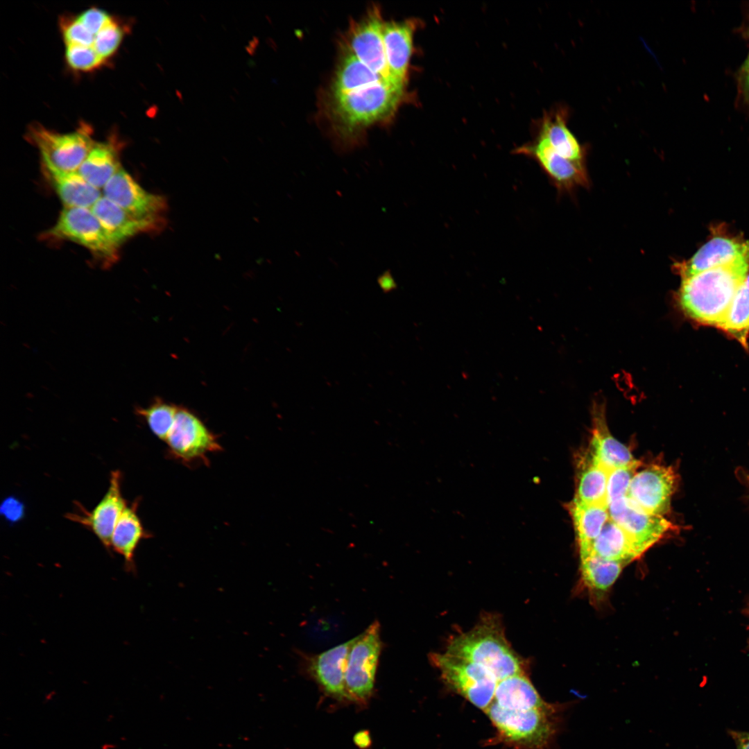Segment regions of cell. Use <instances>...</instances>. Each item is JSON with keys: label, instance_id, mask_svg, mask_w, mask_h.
<instances>
[{"label": "cell", "instance_id": "cell-18", "mask_svg": "<svg viewBox=\"0 0 749 749\" xmlns=\"http://www.w3.org/2000/svg\"><path fill=\"white\" fill-rule=\"evenodd\" d=\"M417 27L416 19L384 21L382 36L386 57L392 76L406 85L413 52V35Z\"/></svg>", "mask_w": 749, "mask_h": 749}, {"label": "cell", "instance_id": "cell-40", "mask_svg": "<svg viewBox=\"0 0 749 749\" xmlns=\"http://www.w3.org/2000/svg\"><path fill=\"white\" fill-rule=\"evenodd\" d=\"M728 732L734 741L736 749H749V732L728 730Z\"/></svg>", "mask_w": 749, "mask_h": 749}, {"label": "cell", "instance_id": "cell-11", "mask_svg": "<svg viewBox=\"0 0 749 749\" xmlns=\"http://www.w3.org/2000/svg\"><path fill=\"white\" fill-rule=\"evenodd\" d=\"M103 194L123 209L162 230L166 224V198L146 191L123 168L105 185Z\"/></svg>", "mask_w": 749, "mask_h": 749}, {"label": "cell", "instance_id": "cell-31", "mask_svg": "<svg viewBox=\"0 0 749 749\" xmlns=\"http://www.w3.org/2000/svg\"><path fill=\"white\" fill-rule=\"evenodd\" d=\"M721 329L748 347L749 334V286L746 281L741 286L727 313Z\"/></svg>", "mask_w": 749, "mask_h": 749}, {"label": "cell", "instance_id": "cell-8", "mask_svg": "<svg viewBox=\"0 0 749 749\" xmlns=\"http://www.w3.org/2000/svg\"><path fill=\"white\" fill-rule=\"evenodd\" d=\"M384 21L378 6H372L359 20L350 24L341 42L343 49L389 83L406 87L391 75L387 64L382 29Z\"/></svg>", "mask_w": 749, "mask_h": 749}, {"label": "cell", "instance_id": "cell-34", "mask_svg": "<svg viewBox=\"0 0 749 749\" xmlns=\"http://www.w3.org/2000/svg\"><path fill=\"white\" fill-rule=\"evenodd\" d=\"M638 466L639 463L609 472L607 485L608 506L610 503L627 497L630 482Z\"/></svg>", "mask_w": 749, "mask_h": 749}, {"label": "cell", "instance_id": "cell-32", "mask_svg": "<svg viewBox=\"0 0 749 749\" xmlns=\"http://www.w3.org/2000/svg\"><path fill=\"white\" fill-rule=\"evenodd\" d=\"M178 407L156 399L146 408H138L137 412L144 417L151 432L165 440L174 422Z\"/></svg>", "mask_w": 749, "mask_h": 749}, {"label": "cell", "instance_id": "cell-7", "mask_svg": "<svg viewBox=\"0 0 749 749\" xmlns=\"http://www.w3.org/2000/svg\"><path fill=\"white\" fill-rule=\"evenodd\" d=\"M29 135L40 151L44 171L49 173L78 171L96 143L85 125L66 134L37 126L31 128Z\"/></svg>", "mask_w": 749, "mask_h": 749}, {"label": "cell", "instance_id": "cell-22", "mask_svg": "<svg viewBox=\"0 0 749 749\" xmlns=\"http://www.w3.org/2000/svg\"><path fill=\"white\" fill-rule=\"evenodd\" d=\"M580 557L590 553L595 539L610 519L608 508L583 503L576 498L569 504Z\"/></svg>", "mask_w": 749, "mask_h": 749}, {"label": "cell", "instance_id": "cell-10", "mask_svg": "<svg viewBox=\"0 0 749 749\" xmlns=\"http://www.w3.org/2000/svg\"><path fill=\"white\" fill-rule=\"evenodd\" d=\"M164 442L173 457L187 463L207 462V455L222 449L216 436L192 412L181 407Z\"/></svg>", "mask_w": 749, "mask_h": 749}, {"label": "cell", "instance_id": "cell-9", "mask_svg": "<svg viewBox=\"0 0 749 749\" xmlns=\"http://www.w3.org/2000/svg\"><path fill=\"white\" fill-rule=\"evenodd\" d=\"M381 646L380 625L377 621L355 637L345 676L349 699L365 700L370 696Z\"/></svg>", "mask_w": 749, "mask_h": 749}, {"label": "cell", "instance_id": "cell-2", "mask_svg": "<svg viewBox=\"0 0 749 749\" xmlns=\"http://www.w3.org/2000/svg\"><path fill=\"white\" fill-rule=\"evenodd\" d=\"M749 254L728 264L682 279L676 300L694 321L721 327L734 296L746 281Z\"/></svg>", "mask_w": 749, "mask_h": 749}, {"label": "cell", "instance_id": "cell-33", "mask_svg": "<svg viewBox=\"0 0 749 749\" xmlns=\"http://www.w3.org/2000/svg\"><path fill=\"white\" fill-rule=\"evenodd\" d=\"M123 36L121 26L112 18L95 35L92 45L104 60L112 55L119 46Z\"/></svg>", "mask_w": 749, "mask_h": 749}, {"label": "cell", "instance_id": "cell-29", "mask_svg": "<svg viewBox=\"0 0 749 749\" xmlns=\"http://www.w3.org/2000/svg\"><path fill=\"white\" fill-rule=\"evenodd\" d=\"M584 584L595 593L608 591L619 576L625 564L601 558L594 554L580 557Z\"/></svg>", "mask_w": 749, "mask_h": 749}, {"label": "cell", "instance_id": "cell-37", "mask_svg": "<svg viewBox=\"0 0 749 749\" xmlns=\"http://www.w3.org/2000/svg\"><path fill=\"white\" fill-rule=\"evenodd\" d=\"M77 18L92 34L96 35L112 17L103 10L91 8L83 12Z\"/></svg>", "mask_w": 749, "mask_h": 749}, {"label": "cell", "instance_id": "cell-16", "mask_svg": "<svg viewBox=\"0 0 749 749\" xmlns=\"http://www.w3.org/2000/svg\"><path fill=\"white\" fill-rule=\"evenodd\" d=\"M532 155L549 178L560 191H571L577 187L589 186V178L583 161L570 160L556 153L542 138L533 145L520 149Z\"/></svg>", "mask_w": 749, "mask_h": 749}, {"label": "cell", "instance_id": "cell-25", "mask_svg": "<svg viewBox=\"0 0 749 749\" xmlns=\"http://www.w3.org/2000/svg\"><path fill=\"white\" fill-rule=\"evenodd\" d=\"M492 703L507 709L532 708L546 703L526 673L515 675L498 681Z\"/></svg>", "mask_w": 749, "mask_h": 749}, {"label": "cell", "instance_id": "cell-35", "mask_svg": "<svg viewBox=\"0 0 749 749\" xmlns=\"http://www.w3.org/2000/svg\"><path fill=\"white\" fill-rule=\"evenodd\" d=\"M66 60L68 64L78 71H91L104 62L92 46L67 44Z\"/></svg>", "mask_w": 749, "mask_h": 749}, {"label": "cell", "instance_id": "cell-6", "mask_svg": "<svg viewBox=\"0 0 749 749\" xmlns=\"http://www.w3.org/2000/svg\"><path fill=\"white\" fill-rule=\"evenodd\" d=\"M429 657L449 689L479 709L484 712L488 709L498 682L491 672L479 664L445 652L433 653Z\"/></svg>", "mask_w": 749, "mask_h": 749}, {"label": "cell", "instance_id": "cell-21", "mask_svg": "<svg viewBox=\"0 0 749 749\" xmlns=\"http://www.w3.org/2000/svg\"><path fill=\"white\" fill-rule=\"evenodd\" d=\"M121 168L118 144L110 139L94 144L78 172L89 184L101 189Z\"/></svg>", "mask_w": 749, "mask_h": 749}, {"label": "cell", "instance_id": "cell-19", "mask_svg": "<svg viewBox=\"0 0 749 749\" xmlns=\"http://www.w3.org/2000/svg\"><path fill=\"white\" fill-rule=\"evenodd\" d=\"M90 209L119 246L137 234L162 230L155 224L126 212L103 196Z\"/></svg>", "mask_w": 749, "mask_h": 749}, {"label": "cell", "instance_id": "cell-1", "mask_svg": "<svg viewBox=\"0 0 749 749\" xmlns=\"http://www.w3.org/2000/svg\"><path fill=\"white\" fill-rule=\"evenodd\" d=\"M405 89L379 82L347 92L328 90L324 110L338 150L347 152L361 146L368 128L393 118L405 100Z\"/></svg>", "mask_w": 749, "mask_h": 749}, {"label": "cell", "instance_id": "cell-39", "mask_svg": "<svg viewBox=\"0 0 749 749\" xmlns=\"http://www.w3.org/2000/svg\"><path fill=\"white\" fill-rule=\"evenodd\" d=\"M377 283L385 293H390L397 287V283L389 270L384 271L378 277Z\"/></svg>", "mask_w": 749, "mask_h": 749}, {"label": "cell", "instance_id": "cell-13", "mask_svg": "<svg viewBox=\"0 0 749 749\" xmlns=\"http://www.w3.org/2000/svg\"><path fill=\"white\" fill-rule=\"evenodd\" d=\"M675 483L671 467L652 465L635 473L627 497L646 513L663 516L669 510Z\"/></svg>", "mask_w": 749, "mask_h": 749}, {"label": "cell", "instance_id": "cell-28", "mask_svg": "<svg viewBox=\"0 0 749 749\" xmlns=\"http://www.w3.org/2000/svg\"><path fill=\"white\" fill-rule=\"evenodd\" d=\"M589 554L625 565L639 556L628 535L610 518L594 541Z\"/></svg>", "mask_w": 749, "mask_h": 749}, {"label": "cell", "instance_id": "cell-17", "mask_svg": "<svg viewBox=\"0 0 749 749\" xmlns=\"http://www.w3.org/2000/svg\"><path fill=\"white\" fill-rule=\"evenodd\" d=\"M354 641L355 637L308 660L311 675L322 690L333 697L349 699L345 676L349 653Z\"/></svg>", "mask_w": 749, "mask_h": 749}, {"label": "cell", "instance_id": "cell-5", "mask_svg": "<svg viewBox=\"0 0 749 749\" xmlns=\"http://www.w3.org/2000/svg\"><path fill=\"white\" fill-rule=\"evenodd\" d=\"M46 238L69 240L87 248L108 266L115 262L119 248L91 209L64 207Z\"/></svg>", "mask_w": 749, "mask_h": 749}, {"label": "cell", "instance_id": "cell-38", "mask_svg": "<svg viewBox=\"0 0 749 749\" xmlns=\"http://www.w3.org/2000/svg\"><path fill=\"white\" fill-rule=\"evenodd\" d=\"M737 101L749 110V53L737 74Z\"/></svg>", "mask_w": 749, "mask_h": 749}, {"label": "cell", "instance_id": "cell-23", "mask_svg": "<svg viewBox=\"0 0 749 749\" xmlns=\"http://www.w3.org/2000/svg\"><path fill=\"white\" fill-rule=\"evenodd\" d=\"M136 505L124 508L113 531L111 549L123 556L128 571H135V553L141 540L148 534L137 513Z\"/></svg>", "mask_w": 749, "mask_h": 749}, {"label": "cell", "instance_id": "cell-26", "mask_svg": "<svg viewBox=\"0 0 749 749\" xmlns=\"http://www.w3.org/2000/svg\"><path fill=\"white\" fill-rule=\"evenodd\" d=\"M567 117L565 110H559L546 117L542 122L540 137L563 157L574 161H583L585 150L567 128Z\"/></svg>", "mask_w": 749, "mask_h": 749}, {"label": "cell", "instance_id": "cell-43", "mask_svg": "<svg viewBox=\"0 0 749 749\" xmlns=\"http://www.w3.org/2000/svg\"><path fill=\"white\" fill-rule=\"evenodd\" d=\"M747 283H748V286H749V276H748V277H747Z\"/></svg>", "mask_w": 749, "mask_h": 749}, {"label": "cell", "instance_id": "cell-3", "mask_svg": "<svg viewBox=\"0 0 749 749\" xmlns=\"http://www.w3.org/2000/svg\"><path fill=\"white\" fill-rule=\"evenodd\" d=\"M445 653L486 668L497 681L526 673L524 660L507 640L499 615H483L470 630L449 638Z\"/></svg>", "mask_w": 749, "mask_h": 749}, {"label": "cell", "instance_id": "cell-14", "mask_svg": "<svg viewBox=\"0 0 749 749\" xmlns=\"http://www.w3.org/2000/svg\"><path fill=\"white\" fill-rule=\"evenodd\" d=\"M121 473L112 472L108 489L91 512L70 514L68 517L87 527L107 549H111V539L115 525L126 503L121 490Z\"/></svg>", "mask_w": 749, "mask_h": 749}, {"label": "cell", "instance_id": "cell-27", "mask_svg": "<svg viewBox=\"0 0 749 749\" xmlns=\"http://www.w3.org/2000/svg\"><path fill=\"white\" fill-rule=\"evenodd\" d=\"M341 50V56L329 90L347 92L379 82L390 83L352 54L343 49Z\"/></svg>", "mask_w": 749, "mask_h": 749}, {"label": "cell", "instance_id": "cell-30", "mask_svg": "<svg viewBox=\"0 0 749 749\" xmlns=\"http://www.w3.org/2000/svg\"><path fill=\"white\" fill-rule=\"evenodd\" d=\"M609 470L592 460L581 473L575 498L583 503L608 506L607 485Z\"/></svg>", "mask_w": 749, "mask_h": 749}, {"label": "cell", "instance_id": "cell-12", "mask_svg": "<svg viewBox=\"0 0 749 749\" xmlns=\"http://www.w3.org/2000/svg\"><path fill=\"white\" fill-rule=\"evenodd\" d=\"M608 512L610 518L630 537L639 556L673 528L663 516L646 513L628 497L610 503Z\"/></svg>", "mask_w": 749, "mask_h": 749}, {"label": "cell", "instance_id": "cell-15", "mask_svg": "<svg viewBox=\"0 0 749 749\" xmlns=\"http://www.w3.org/2000/svg\"><path fill=\"white\" fill-rule=\"evenodd\" d=\"M749 254V240L718 234L705 243L688 260L676 261L674 270L681 279L731 263Z\"/></svg>", "mask_w": 749, "mask_h": 749}, {"label": "cell", "instance_id": "cell-36", "mask_svg": "<svg viewBox=\"0 0 749 749\" xmlns=\"http://www.w3.org/2000/svg\"><path fill=\"white\" fill-rule=\"evenodd\" d=\"M61 28L67 44L93 45L95 35L92 34L78 18L62 20Z\"/></svg>", "mask_w": 749, "mask_h": 749}, {"label": "cell", "instance_id": "cell-24", "mask_svg": "<svg viewBox=\"0 0 749 749\" xmlns=\"http://www.w3.org/2000/svg\"><path fill=\"white\" fill-rule=\"evenodd\" d=\"M64 207L90 209L103 196L78 172H45Z\"/></svg>", "mask_w": 749, "mask_h": 749}, {"label": "cell", "instance_id": "cell-41", "mask_svg": "<svg viewBox=\"0 0 749 749\" xmlns=\"http://www.w3.org/2000/svg\"><path fill=\"white\" fill-rule=\"evenodd\" d=\"M354 741L359 747L365 748L370 744V739L368 733L365 732H361L355 735Z\"/></svg>", "mask_w": 749, "mask_h": 749}, {"label": "cell", "instance_id": "cell-20", "mask_svg": "<svg viewBox=\"0 0 749 749\" xmlns=\"http://www.w3.org/2000/svg\"><path fill=\"white\" fill-rule=\"evenodd\" d=\"M603 404L594 406V428L592 437V460L608 470L638 463L630 450L608 431Z\"/></svg>", "mask_w": 749, "mask_h": 749}, {"label": "cell", "instance_id": "cell-4", "mask_svg": "<svg viewBox=\"0 0 749 749\" xmlns=\"http://www.w3.org/2000/svg\"><path fill=\"white\" fill-rule=\"evenodd\" d=\"M567 704L507 709L492 703L485 711L497 739L514 749H551L563 723Z\"/></svg>", "mask_w": 749, "mask_h": 749}, {"label": "cell", "instance_id": "cell-42", "mask_svg": "<svg viewBox=\"0 0 749 749\" xmlns=\"http://www.w3.org/2000/svg\"><path fill=\"white\" fill-rule=\"evenodd\" d=\"M745 33L749 36V16L745 26Z\"/></svg>", "mask_w": 749, "mask_h": 749}]
</instances>
